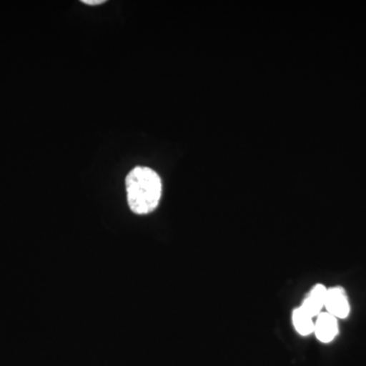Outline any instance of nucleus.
I'll list each match as a JSON object with an SVG mask.
<instances>
[{"label":"nucleus","instance_id":"4","mask_svg":"<svg viewBox=\"0 0 366 366\" xmlns=\"http://www.w3.org/2000/svg\"><path fill=\"white\" fill-rule=\"evenodd\" d=\"M327 288L322 284H317L310 289L305 300L301 303L300 308L312 317H317L322 312L326 303Z\"/></svg>","mask_w":366,"mask_h":366},{"label":"nucleus","instance_id":"5","mask_svg":"<svg viewBox=\"0 0 366 366\" xmlns=\"http://www.w3.org/2000/svg\"><path fill=\"white\" fill-rule=\"evenodd\" d=\"M292 322L295 329L301 336L307 337L314 333L315 320L314 317L303 312L300 307H296L292 312Z\"/></svg>","mask_w":366,"mask_h":366},{"label":"nucleus","instance_id":"2","mask_svg":"<svg viewBox=\"0 0 366 366\" xmlns=\"http://www.w3.org/2000/svg\"><path fill=\"white\" fill-rule=\"evenodd\" d=\"M325 307L327 314L333 315L336 319H347L350 314V303L345 289L340 286L327 289Z\"/></svg>","mask_w":366,"mask_h":366},{"label":"nucleus","instance_id":"6","mask_svg":"<svg viewBox=\"0 0 366 366\" xmlns=\"http://www.w3.org/2000/svg\"><path fill=\"white\" fill-rule=\"evenodd\" d=\"M104 2V0H83V4H88V6H98V4H102Z\"/></svg>","mask_w":366,"mask_h":366},{"label":"nucleus","instance_id":"1","mask_svg":"<svg viewBox=\"0 0 366 366\" xmlns=\"http://www.w3.org/2000/svg\"><path fill=\"white\" fill-rule=\"evenodd\" d=\"M127 203L134 213L139 215L151 213L157 208L162 196V182L153 169L136 167L125 179Z\"/></svg>","mask_w":366,"mask_h":366},{"label":"nucleus","instance_id":"3","mask_svg":"<svg viewBox=\"0 0 366 366\" xmlns=\"http://www.w3.org/2000/svg\"><path fill=\"white\" fill-rule=\"evenodd\" d=\"M339 333L338 319L327 312H320L315 322L314 334L322 343L334 341Z\"/></svg>","mask_w":366,"mask_h":366}]
</instances>
